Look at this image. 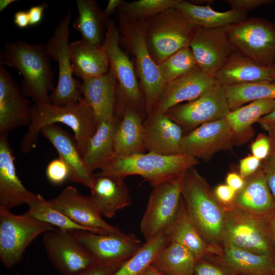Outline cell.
<instances>
[{"label": "cell", "instance_id": "obj_1", "mask_svg": "<svg viewBox=\"0 0 275 275\" xmlns=\"http://www.w3.org/2000/svg\"><path fill=\"white\" fill-rule=\"evenodd\" d=\"M45 45L17 40L7 42L0 53V65L16 69L22 76L23 94L35 104L50 103L54 74Z\"/></svg>", "mask_w": 275, "mask_h": 275}, {"label": "cell", "instance_id": "obj_2", "mask_svg": "<svg viewBox=\"0 0 275 275\" xmlns=\"http://www.w3.org/2000/svg\"><path fill=\"white\" fill-rule=\"evenodd\" d=\"M181 197L190 219L205 241L217 256L221 255L225 208L195 167L188 169L183 175Z\"/></svg>", "mask_w": 275, "mask_h": 275}, {"label": "cell", "instance_id": "obj_3", "mask_svg": "<svg viewBox=\"0 0 275 275\" xmlns=\"http://www.w3.org/2000/svg\"><path fill=\"white\" fill-rule=\"evenodd\" d=\"M58 123L72 129L78 149L82 156L97 128L92 108L84 99L62 106L51 103L32 105L31 122L20 143L21 151L28 153L35 149L42 129Z\"/></svg>", "mask_w": 275, "mask_h": 275}, {"label": "cell", "instance_id": "obj_4", "mask_svg": "<svg viewBox=\"0 0 275 275\" xmlns=\"http://www.w3.org/2000/svg\"><path fill=\"white\" fill-rule=\"evenodd\" d=\"M198 163V159L183 154L167 156L148 152L114 156L99 172L123 178L139 175L154 187L183 175Z\"/></svg>", "mask_w": 275, "mask_h": 275}, {"label": "cell", "instance_id": "obj_5", "mask_svg": "<svg viewBox=\"0 0 275 275\" xmlns=\"http://www.w3.org/2000/svg\"><path fill=\"white\" fill-rule=\"evenodd\" d=\"M118 30L135 59L141 83L146 114H150L166 84L158 65L152 59L146 40L147 20L131 18L119 11Z\"/></svg>", "mask_w": 275, "mask_h": 275}, {"label": "cell", "instance_id": "obj_6", "mask_svg": "<svg viewBox=\"0 0 275 275\" xmlns=\"http://www.w3.org/2000/svg\"><path fill=\"white\" fill-rule=\"evenodd\" d=\"M196 26L175 8L147 20L146 40L157 64L179 50L189 47Z\"/></svg>", "mask_w": 275, "mask_h": 275}, {"label": "cell", "instance_id": "obj_7", "mask_svg": "<svg viewBox=\"0 0 275 275\" xmlns=\"http://www.w3.org/2000/svg\"><path fill=\"white\" fill-rule=\"evenodd\" d=\"M56 228L26 213L17 215L0 208V260L11 268L22 259L37 237Z\"/></svg>", "mask_w": 275, "mask_h": 275}, {"label": "cell", "instance_id": "obj_8", "mask_svg": "<svg viewBox=\"0 0 275 275\" xmlns=\"http://www.w3.org/2000/svg\"><path fill=\"white\" fill-rule=\"evenodd\" d=\"M235 51L265 66L275 63V25L265 19L253 17L224 28Z\"/></svg>", "mask_w": 275, "mask_h": 275}, {"label": "cell", "instance_id": "obj_9", "mask_svg": "<svg viewBox=\"0 0 275 275\" xmlns=\"http://www.w3.org/2000/svg\"><path fill=\"white\" fill-rule=\"evenodd\" d=\"M71 17L70 11L65 14L45 45L51 60L58 64V82L50 94L49 99L51 104L59 106L83 99L80 90V83L73 76L69 41Z\"/></svg>", "mask_w": 275, "mask_h": 275}, {"label": "cell", "instance_id": "obj_10", "mask_svg": "<svg viewBox=\"0 0 275 275\" xmlns=\"http://www.w3.org/2000/svg\"><path fill=\"white\" fill-rule=\"evenodd\" d=\"M223 241L252 253L275 257L268 219L242 212L232 206L225 207Z\"/></svg>", "mask_w": 275, "mask_h": 275}, {"label": "cell", "instance_id": "obj_11", "mask_svg": "<svg viewBox=\"0 0 275 275\" xmlns=\"http://www.w3.org/2000/svg\"><path fill=\"white\" fill-rule=\"evenodd\" d=\"M184 174L153 187L140 222L141 232L146 241L164 233L176 218Z\"/></svg>", "mask_w": 275, "mask_h": 275}, {"label": "cell", "instance_id": "obj_12", "mask_svg": "<svg viewBox=\"0 0 275 275\" xmlns=\"http://www.w3.org/2000/svg\"><path fill=\"white\" fill-rule=\"evenodd\" d=\"M120 37L115 22L108 19L103 47L108 58L110 69L119 85V100L121 105L145 112L144 97L140 90L131 61L120 47ZM146 113V112H145Z\"/></svg>", "mask_w": 275, "mask_h": 275}, {"label": "cell", "instance_id": "obj_13", "mask_svg": "<svg viewBox=\"0 0 275 275\" xmlns=\"http://www.w3.org/2000/svg\"><path fill=\"white\" fill-rule=\"evenodd\" d=\"M230 112L224 89L216 82L197 99L178 104L165 114L187 134L201 125L226 118Z\"/></svg>", "mask_w": 275, "mask_h": 275}, {"label": "cell", "instance_id": "obj_14", "mask_svg": "<svg viewBox=\"0 0 275 275\" xmlns=\"http://www.w3.org/2000/svg\"><path fill=\"white\" fill-rule=\"evenodd\" d=\"M47 254L63 275H76L98 263L69 231L58 228L43 234Z\"/></svg>", "mask_w": 275, "mask_h": 275}, {"label": "cell", "instance_id": "obj_15", "mask_svg": "<svg viewBox=\"0 0 275 275\" xmlns=\"http://www.w3.org/2000/svg\"><path fill=\"white\" fill-rule=\"evenodd\" d=\"M72 235L92 254L98 263L121 265L142 246L139 238L121 231L96 233L87 231H72Z\"/></svg>", "mask_w": 275, "mask_h": 275}, {"label": "cell", "instance_id": "obj_16", "mask_svg": "<svg viewBox=\"0 0 275 275\" xmlns=\"http://www.w3.org/2000/svg\"><path fill=\"white\" fill-rule=\"evenodd\" d=\"M238 142L226 118L201 125L184 135L182 153L207 161L215 153L230 149Z\"/></svg>", "mask_w": 275, "mask_h": 275}, {"label": "cell", "instance_id": "obj_17", "mask_svg": "<svg viewBox=\"0 0 275 275\" xmlns=\"http://www.w3.org/2000/svg\"><path fill=\"white\" fill-rule=\"evenodd\" d=\"M189 48L197 65L213 78L235 51L224 28L196 26Z\"/></svg>", "mask_w": 275, "mask_h": 275}, {"label": "cell", "instance_id": "obj_18", "mask_svg": "<svg viewBox=\"0 0 275 275\" xmlns=\"http://www.w3.org/2000/svg\"><path fill=\"white\" fill-rule=\"evenodd\" d=\"M49 203L77 224L96 233L119 232L101 217L90 196H85L71 185L66 187Z\"/></svg>", "mask_w": 275, "mask_h": 275}, {"label": "cell", "instance_id": "obj_19", "mask_svg": "<svg viewBox=\"0 0 275 275\" xmlns=\"http://www.w3.org/2000/svg\"><path fill=\"white\" fill-rule=\"evenodd\" d=\"M30 101L5 66L0 65V135L30 124Z\"/></svg>", "mask_w": 275, "mask_h": 275}, {"label": "cell", "instance_id": "obj_20", "mask_svg": "<svg viewBox=\"0 0 275 275\" xmlns=\"http://www.w3.org/2000/svg\"><path fill=\"white\" fill-rule=\"evenodd\" d=\"M216 83L214 78L197 66L187 74L165 85L151 113L164 114L183 102L197 99Z\"/></svg>", "mask_w": 275, "mask_h": 275}, {"label": "cell", "instance_id": "obj_21", "mask_svg": "<svg viewBox=\"0 0 275 275\" xmlns=\"http://www.w3.org/2000/svg\"><path fill=\"white\" fill-rule=\"evenodd\" d=\"M36 196L24 186L17 174L7 136L0 135V208L10 210L22 204L29 205Z\"/></svg>", "mask_w": 275, "mask_h": 275}, {"label": "cell", "instance_id": "obj_22", "mask_svg": "<svg viewBox=\"0 0 275 275\" xmlns=\"http://www.w3.org/2000/svg\"><path fill=\"white\" fill-rule=\"evenodd\" d=\"M143 123L146 151L167 156L182 154L184 130L165 114H147Z\"/></svg>", "mask_w": 275, "mask_h": 275}, {"label": "cell", "instance_id": "obj_23", "mask_svg": "<svg viewBox=\"0 0 275 275\" xmlns=\"http://www.w3.org/2000/svg\"><path fill=\"white\" fill-rule=\"evenodd\" d=\"M125 178L102 174H93L90 195L100 215L112 218L116 212L132 203Z\"/></svg>", "mask_w": 275, "mask_h": 275}, {"label": "cell", "instance_id": "obj_24", "mask_svg": "<svg viewBox=\"0 0 275 275\" xmlns=\"http://www.w3.org/2000/svg\"><path fill=\"white\" fill-rule=\"evenodd\" d=\"M214 260L227 275H274L275 271V257L255 254L226 241L222 254Z\"/></svg>", "mask_w": 275, "mask_h": 275}, {"label": "cell", "instance_id": "obj_25", "mask_svg": "<svg viewBox=\"0 0 275 275\" xmlns=\"http://www.w3.org/2000/svg\"><path fill=\"white\" fill-rule=\"evenodd\" d=\"M41 133L52 145L59 157L68 166L70 170L69 180L90 188L93 173L86 165L74 137L58 124L45 126Z\"/></svg>", "mask_w": 275, "mask_h": 275}, {"label": "cell", "instance_id": "obj_26", "mask_svg": "<svg viewBox=\"0 0 275 275\" xmlns=\"http://www.w3.org/2000/svg\"><path fill=\"white\" fill-rule=\"evenodd\" d=\"M231 206L247 214L267 219L275 212V202L261 166L245 179L243 187L236 193Z\"/></svg>", "mask_w": 275, "mask_h": 275}, {"label": "cell", "instance_id": "obj_27", "mask_svg": "<svg viewBox=\"0 0 275 275\" xmlns=\"http://www.w3.org/2000/svg\"><path fill=\"white\" fill-rule=\"evenodd\" d=\"M116 77L112 69L105 74L82 80L80 90L83 99L92 108L96 127L115 114Z\"/></svg>", "mask_w": 275, "mask_h": 275}, {"label": "cell", "instance_id": "obj_28", "mask_svg": "<svg viewBox=\"0 0 275 275\" xmlns=\"http://www.w3.org/2000/svg\"><path fill=\"white\" fill-rule=\"evenodd\" d=\"M121 108H123L121 118L115 136V156L123 157L145 153L146 149L143 113L128 106Z\"/></svg>", "mask_w": 275, "mask_h": 275}, {"label": "cell", "instance_id": "obj_29", "mask_svg": "<svg viewBox=\"0 0 275 275\" xmlns=\"http://www.w3.org/2000/svg\"><path fill=\"white\" fill-rule=\"evenodd\" d=\"M214 78L222 86L260 81L273 82V68L272 65H260L234 51Z\"/></svg>", "mask_w": 275, "mask_h": 275}, {"label": "cell", "instance_id": "obj_30", "mask_svg": "<svg viewBox=\"0 0 275 275\" xmlns=\"http://www.w3.org/2000/svg\"><path fill=\"white\" fill-rule=\"evenodd\" d=\"M119 121L115 114L109 116L99 124L89 140L82 157L92 173L100 170L115 156V136Z\"/></svg>", "mask_w": 275, "mask_h": 275}, {"label": "cell", "instance_id": "obj_31", "mask_svg": "<svg viewBox=\"0 0 275 275\" xmlns=\"http://www.w3.org/2000/svg\"><path fill=\"white\" fill-rule=\"evenodd\" d=\"M73 74L82 80L107 72L109 62L103 46L89 44L82 39L70 43Z\"/></svg>", "mask_w": 275, "mask_h": 275}, {"label": "cell", "instance_id": "obj_32", "mask_svg": "<svg viewBox=\"0 0 275 275\" xmlns=\"http://www.w3.org/2000/svg\"><path fill=\"white\" fill-rule=\"evenodd\" d=\"M164 233L170 241L178 242L189 250L197 260L217 253L205 241L190 219L181 197L179 212Z\"/></svg>", "mask_w": 275, "mask_h": 275}, {"label": "cell", "instance_id": "obj_33", "mask_svg": "<svg viewBox=\"0 0 275 275\" xmlns=\"http://www.w3.org/2000/svg\"><path fill=\"white\" fill-rule=\"evenodd\" d=\"M196 26L207 29L224 28L247 18V12L230 9L219 12L209 5L202 6L179 0L174 8Z\"/></svg>", "mask_w": 275, "mask_h": 275}, {"label": "cell", "instance_id": "obj_34", "mask_svg": "<svg viewBox=\"0 0 275 275\" xmlns=\"http://www.w3.org/2000/svg\"><path fill=\"white\" fill-rule=\"evenodd\" d=\"M78 14L73 27L86 42L96 46H103L108 18L94 0H77Z\"/></svg>", "mask_w": 275, "mask_h": 275}, {"label": "cell", "instance_id": "obj_35", "mask_svg": "<svg viewBox=\"0 0 275 275\" xmlns=\"http://www.w3.org/2000/svg\"><path fill=\"white\" fill-rule=\"evenodd\" d=\"M197 262L189 250L178 242L170 241L151 265L163 275H194Z\"/></svg>", "mask_w": 275, "mask_h": 275}, {"label": "cell", "instance_id": "obj_36", "mask_svg": "<svg viewBox=\"0 0 275 275\" xmlns=\"http://www.w3.org/2000/svg\"><path fill=\"white\" fill-rule=\"evenodd\" d=\"M274 110L275 99L258 100L231 111L226 119L240 143L248 138L254 123Z\"/></svg>", "mask_w": 275, "mask_h": 275}, {"label": "cell", "instance_id": "obj_37", "mask_svg": "<svg viewBox=\"0 0 275 275\" xmlns=\"http://www.w3.org/2000/svg\"><path fill=\"white\" fill-rule=\"evenodd\" d=\"M230 111L254 101L275 99V84L260 81L222 86Z\"/></svg>", "mask_w": 275, "mask_h": 275}, {"label": "cell", "instance_id": "obj_38", "mask_svg": "<svg viewBox=\"0 0 275 275\" xmlns=\"http://www.w3.org/2000/svg\"><path fill=\"white\" fill-rule=\"evenodd\" d=\"M170 239L162 233L146 241L131 257L123 263L112 275H142Z\"/></svg>", "mask_w": 275, "mask_h": 275}, {"label": "cell", "instance_id": "obj_39", "mask_svg": "<svg viewBox=\"0 0 275 275\" xmlns=\"http://www.w3.org/2000/svg\"><path fill=\"white\" fill-rule=\"evenodd\" d=\"M28 205L29 209L25 213L56 228L69 231H90L54 208L48 200H46L40 194H37L35 199Z\"/></svg>", "mask_w": 275, "mask_h": 275}, {"label": "cell", "instance_id": "obj_40", "mask_svg": "<svg viewBox=\"0 0 275 275\" xmlns=\"http://www.w3.org/2000/svg\"><path fill=\"white\" fill-rule=\"evenodd\" d=\"M158 65L166 85L187 74L198 66L189 47L179 50Z\"/></svg>", "mask_w": 275, "mask_h": 275}, {"label": "cell", "instance_id": "obj_41", "mask_svg": "<svg viewBox=\"0 0 275 275\" xmlns=\"http://www.w3.org/2000/svg\"><path fill=\"white\" fill-rule=\"evenodd\" d=\"M179 0H138L123 3L119 7L126 15L139 20H147L160 12L174 8Z\"/></svg>", "mask_w": 275, "mask_h": 275}, {"label": "cell", "instance_id": "obj_42", "mask_svg": "<svg viewBox=\"0 0 275 275\" xmlns=\"http://www.w3.org/2000/svg\"><path fill=\"white\" fill-rule=\"evenodd\" d=\"M46 176L47 180L52 184L60 185L69 180L70 170L65 161L59 157L48 164Z\"/></svg>", "mask_w": 275, "mask_h": 275}, {"label": "cell", "instance_id": "obj_43", "mask_svg": "<svg viewBox=\"0 0 275 275\" xmlns=\"http://www.w3.org/2000/svg\"><path fill=\"white\" fill-rule=\"evenodd\" d=\"M271 142L268 135L259 134L251 145L252 155L261 160H264L270 155Z\"/></svg>", "mask_w": 275, "mask_h": 275}, {"label": "cell", "instance_id": "obj_44", "mask_svg": "<svg viewBox=\"0 0 275 275\" xmlns=\"http://www.w3.org/2000/svg\"><path fill=\"white\" fill-rule=\"evenodd\" d=\"M231 9L247 12L264 6L269 5L274 3L273 0H225Z\"/></svg>", "mask_w": 275, "mask_h": 275}, {"label": "cell", "instance_id": "obj_45", "mask_svg": "<svg viewBox=\"0 0 275 275\" xmlns=\"http://www.w3.org/2000/svg\"><path fill=\"white\" fill-rule=\"evenodd\" d=\"M262 160L254 156L249 155L241 159L239 164V174L245 179L255 173L261 167Z\"/></svg>", "mask_w": 275, "mask_h": 275}, {"label": "cell", "instance_id": "obj_46", "mask_svg": "<svg viewBox=\"0 0 275 275\" xmlns=\"http://www.w3.org/2000/svg\"><path fill=\"white\" fill-rule=\"evenodd\" d=\"M261 167L264 172L267 184L275 202V158L269 156L263 160Z\"/></svg>", "mask_w": 275, "mask_h": 275}, {"label": "cell", "instance_id": "obj_47", "mask_svg": "<svg viewBox=\"0 0 275 275\" xmlns=\"http://www.w3.org/2000/svg\"><path fill=\"white\" fill-rule=\"evenodd\" d=\"M194 275H227V274L217 264L203 259L197 262Z\"/></svg>", "mask_w": 275, "mask_h": 275}, {"label": "cell", "instance_id": "obj_48", "mask_svg": "<svg viewBox=\"0 0 275 275\" xmlns=\"http://www.w3.org/2000/svg\"><path fill=\"white\" fill-rule=\"evenodd\" d=\"M213 190L216 198L224 207L233 204L237 193L226 184L217 185Z\"/></svg>", "mask_w": 275, "mask_h": 275}, {"label": "cell", "instance_id": "obj_49", "mask_svg": "<svg viewBox=\"0 0 275 275\" xmlns=\"http://www.w3.org/2000/svg\"><path fill=\"white\" fill-rule=\"evenodd\" d=\"M121 265H111L97 263L76 275H112Z\"/></svg>", "mask_w": 275, "mask_h": 275}, {"label": "cell", "instance_id": "obj_50", "mask_svg": "<svg viewBox=\"0 0 275 275\" xmlns=\"http://www.w3.org/2000/svg\"><path fill=\"white\" fill-rule=\"evenodd\" d=\"M48 6L46 2H43L41 4L31 7L28 11L30 25H35L41 21L43 12Z\"/></svg>", "mask_w": 275, "mask_h": 275}, {"label": "cell", "instance_id": "obj_51", "mask_svg": "<svg viewBox=\"0 0 275 275\" xmlns=\"http://www.w3.org/2000/svg\"><path fill=\"white\" fill-rule=\"evenodd\" d=\"M226 183L235 191L238 192L243 187L245 179L239 174L236 172H230L227 175Z\"/></svg>", "mask_w": 275, "mask_h": 275}, {"label": "cell", "instance_id": "obj_52", "mask_svg": "<svg viewBox=\"0 0 275 275\" xmlns=\"http://www.w3.org/2000/svg\"><path fill=\"white\" fill-rule=\"evenodd\" d=\"M257 123L268 133L275 132V110L260 118Z\"/></svg>", "mask_w": 275, "mask_h": 275}, {"label": "cell", "instance_id": "obj_53", "mask_svg": "<svg viewBox=\"0 0 275 275\" xmlns=\"http://www.w3.org/2000/svg\"><path fill=\"white\" fill-rule=\"evenodd\" d=\"M14 22L19 28L24 29L30 25L28 11L21 10L16 12L14 15Z\"/></svg>", "mask_w": 275, "mask_h": 275}, {"label": "cell", "instance_id": "obj_54", "mask_svg": "<svg viewBox=\"0 0 275 275\" xmlns=\"http://www.w3.org/2000/svg\"><path fill=\"white\" fill-rule=\"evenodd\" d=\"M123 1L122 0H109L104 11L105 16L108 18L116 10L119 8Z\"/></svg>", "mask_w": 275, "mask_h": 275}, {"label": "cell", "instance_id": "obj_55", "mask_svg": "<svg viewBox=\"0 0 275 275\" xmlns=\"http://www.w3.org/2000/svg\"><path fill=\"white\" fill-rule=\"evenodd\" d=\"M268 225L270 237L274 249L275 255V212L269 218Z\"/></svg>", "mask_w": 275, "mask_h": 275}, {"label": "cell", "instance_id": "obj_56", "mask_svg": "<svg viewBox=\"0 0 275 275\" xmlns=\"http://www.w3.org/2000/svg\"><path fill=\"white\" fill-rule=\"evenodd\" d=\"M18 2L16 0H1L0 1V12H3L12 3Z\"/></svg>", "mask_w": 275, "mask_h": 275}, {"label": "cell", "instance_id": "obj_57", "mask_svg": "<svg viewBox=\"0 0 275 275\" xmlns=\"http://www.w3.org/2000/svg\"><path fill=\"white\" fill-rule=\"evenodd\" d=\"M142 275H163L151 265H150Z\"/></svg>", "mask_w": 275, "mask_h": 275}, {"label": "cell", "instance_id": "obj_58", "mask_svg": "<svg viewBox=\"0 0 275 275\" xmlns=\"http://www.w3.org/2000/svg\"><path fill=\"white\" fill-rule=\"evenodd\" d=\"M268 135L271 142V145L275 146V132H269Z\"/></svg>", "mask_w": 275, "mask_h": 275}, {"label": "cell", "instance_id": "obj_59", "mask_svg": "<svg viewBox=\"0 0 275 275\" xmlns=\"http://www.w3.org/2000/svg\"><path fill=\"white\" fill-rule=\"evenodd\" d=\"M269 156L275 158V146L271 145L270 152Z\"/></svg>", "mask_w": 275, "mask_h": 275}, {"label": "cell", "instance_id": "obj_60", "mask_svg": "<svg viewBox=\"0 0 275 275\" xmlns=\"http://www.w3.org/2000/svg\"><path fill=\"white\" fill-rule=\"evenodd\" d=\"M273 68V82L275 84V63L272 65Z\"/></svg>", "mask_w": 275, "mask_h": 275}, {"label": "cell", "instance_id": "obj_61", "mask_svg": "<svg viewBox=\"0 0 275 275\" xmlns=\"http://www.w3.org/2000/svg\"><path fill=\"white\" fill-rule=\"evenodd\" d=\"M15 275H21L20 273L17 272Z\"/></svg>", "mask_w": 275, "mask_h": 275}, {"label": "cell", "instance_id": "obj_62", "mask_svg": "<svg viewBox=\"0 0 275 275\" xmlns=\"http://www.w3.org/2000/svg\"><path fill=\"white\" fill-rule=\"evenodd\" d=\"M273 23H274V25H275V20H274V22H273Z\"/></svg>", "mask_w": 275, "mask_h": 275}, {"label": "cell", "instance_id": "obj_63", "mask_svg": "<svg viewBox=\"0 0 275 275\" xmlns=\"http://www.w3.org/2000/svg\"><path fill=\"white\" fill-rule=\"evenodd\" d=\"M274 275H275V271H274Z\"/></svg>", "mask_w": 275, "mask_h": 275}]
</instances>
